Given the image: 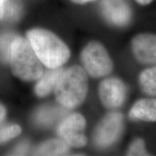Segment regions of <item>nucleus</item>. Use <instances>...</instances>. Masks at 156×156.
I'll use <instances>...</instances> for the list:
<instances>
[{
  "label": "nucleus",
  "mask_w": 156,
  "mask_h": 156,
  "mask_svg": "<svg viewBox=\"0 0 156 156\" xmlns=\"http://www.w3.org/2000/svg\"><path fill=\"white\" fill-rule=\"evenodd\" d=\"M74 3L79 4V5H83V4H86L91 2H94L95 0H71Z\"/></svg>",
  "instance_id": "21"
},
{
  "label": "nucleus",
  "mask_w": 156,
  "mask_h": 156,
  "mask_svg": "<svg viewBox=\"0 0 156 156\" xmlns=\"http://www.w3.org/2000/svg\"><path fill=\"white\" fill-rule=\"evenodd\" d=\"M87 90L86 71L80 66H73L62 71L54 87V93L56 101L62 106L71 109L85 101Z\"/></svg>",
  "instance_id": "2"
},
{
  "label": "nucleus",
  "mask_w": 156,
  "mask_h": 156,
  "mask_svg": "<svg viewBox=\"0 0 156 156\" xmlns=\"http://www.w3.org/2000/svg\"><path fill=\"white\" fill-rule=\"evenodd\" d=\"M8 0H0V20L4 19Z\"/></svg>",
  "instance_id": "19"
},
{
  "label": "nucleus",
  "mask_w": 156,
  "mask_h": 156,
  "mask_svg": "<svg viewBox=\"0 0 156 156\" xmlns=\"http://www.w3.org/2000/svg\"><path fill=\"white\" fill-rule=\"evenodd\" d=\"M132 50L134 57L140 63L156 64V34L136 35L132 38Z\"/></svg>",
  "instance_id": "9"
},
{
  "label": "nucleus",
  "mask_w": 156,
  "mask_h": 156,
  "mask_svg": "<svg viewBox=\"0 0 156 156\" xmlns=\"http://www.w3.org/2000/svg\"><path fill=\"white\" fill-rule=\"evenodd\" d=\"M27 38L39 60L48 69L60 67L69 60V48L51 31L34 28L27 32Z\"/></svg>",
  "instance_id": "1"
},
{
  "label": "nucleus",
  "mask_w": 156,
  "mask_h": 156,
  "mask_svg": "<svg viewBox=\"0 0 156 156\" xmlns=\"http://www.w3.org/2000/svg\"><path fill=\"white\" fill-rule=\"evenodd\" d=\"M69 145L63 140H51L44 142L36 151L38 155H64L69 153Z\"/></svg>",
  "instance_id": "12"
},
{
  "label": "nucleus",
  "mask_w": 156,
  "mask_h": 156,
  "mask_svg": "<svg viewBox=\"0 0 156 156\" xmlns=\"http://www.w3.org/2000/svg\"><path fill=\"white\" fill-rule=\"evenodd\" d=\"M132 120L156 122V98H142L136 101L129 112Z\"/></svg>",
  "instance_id": "10"
},
{
  "label": "nucleus",
  "mask_w": 156,
  "mask_h": 156,
  "mask_svg": "<svg viewBox=\"0 0 156 156\" xmlns=\"http://www.w3.org/2000/svg\"><path fill=\"white\" fill-rule=\"evenodd\" d=\"M6 116V109L2 105L0 104V123L5 119Z\"/></svg>",
  "instance_id": "20"
},
{
  "label": "nucleus",
  "mask_w": 156,
  "mask_h": 156,
  "mask_svg": "<svg viewBox=\"0 0 156 156\" xmlns=\"http://www.w3.org/2000/svg\"><path fill=\"white\" fill-rule=\"evenodd\" d=\"M28 145L26 143H22L17 146L16 149L15 150V155H25V153H28Z\"/></svg>",
  "instance_id": "18"
},
{
  "label": "nucleus",
  "mask_w": 156,
  "mask_h": 156,
  "mask_svg": "<svg viewBox=\"0 0 156 156\" xmlns=\"http://www.w3.org/2000/svg\"><path fill=\"white\" fill-rule=\"evenodd\" d=\"M17 36L12 33L0 34V58L3 62H9L12 45Z\"/></svg>",
  "instance_id": "15"
},
{
  "label": "nucleus",
  "mask_w": 156,
  "mask_h": 156,
  "mask_svg": "<svg viewBox=\"0 0 156 156\" xmlns=\"http://www.w3.org/2000/svg\"><path fill=\"white\" fill-rule=\"evenodd\" d=\"M126 93L125 83L117 77L103 80L98 87L99 98L107 108L114 109L122 106L126 100Z\"/></svg>",
  "instance_id": "7"
},
{
  "label": "nucleus",
  "mask_w": 156,
  "mask_h": 156,
  "mask_svg": "<svg viewBox=\"0 0 156 156\" xmlns=\"http://www.w3.org/2000/svg\"><path fill=\"white\" fill-rule=\"evenodd\" d=\"M62 111L56 108L44 107L38 111L36 121L41 125H50L61 116Z\"/></svg>",
  "instance_id": "14"
},
{
  "label": "nucleus",
  "mask_w": 156,
  "mask_h": 156,
  "mask_svg": "<svg viewBox=\"0 0 156 156\" xmlns=\"http://www.w3.org/2000/svg\"><path fill=\"white\" fill-rule=\"evenodd\" d=\"M153 0H136V2L138 4L141 5H147L151 4Z\"/></svg>",
  "instance_id": "22"
},
{
  "label": "nucleus",
  "mask_w": 156,
  "mask_h": 156,
  "mask_svg": "<svg viewBox=\"0 0 156 156\" xmlns=\"http://www.w3.org/2000/svg\"><path fill=\"white\" fill-rule=\"evenodd\" d=\"M63 71L62 68H55L47 70L41 76L35 87V92L39 97H44L54 90L60 75Z\"/></svg>",
  "instance_id": "11"
},
{
  "label": "nucleus",
  "mask_w": 156,
  "mask_h": 156,
  "mask_svg": "<svg viewBox=\"0 0 156 156\" xmlns=\"http://www.w3.org/2000/svg\"><path fill=\"white\" fill-rule=\"evenodd\" d=\"M127 155H150L145 147V141L141 138H136L130 144L126 151Z\"/></svg>",
  "instance_id": "16"
},
{
  "label": "nucleus",
  "mask_w": 156,
  "mask_h": 156,
  "mask_svg": "<svg viewBox=\"0 0 156 156\" xmlns=\"http://www.w3.org/2000/svg\"><path fill=\"white\" fill-rule=\"evenodd\" d=\"M140 86L145 94L156 95V65L142 71L139 77Z\"/></svg>",
  "instance_id": "13"
},
{
  "label": "nucleus",
  "mask_w": 156,
  "mask_h": 156,
  "mask_svg": "<svg viewBox=\"0 0 156 156\" xmlns=\"http://www.w3.org/2000/svg\"><path fill=\"white\" fill-rule=\"evenodd\" d=\"M86 121L80 114H72L62 121L58 126V133L64 142L71 147H83L87 145L85 135Z\"/></svg>",
  "instance_id": "6"
},
{
  "label": "nucleus",
  "mask_w": 156,
  "mask_h": 156,
  "mask_svg": "<svg viewBox=\"0 0 156 156\" xmlns=\"http://www.w3.org/2000/svg\"><path fill=\"white\" fill-rule=\"evenodd\" d=\"M124 129V116L119 112L107 114L95 128L93 141L98 147H110L118 141Z\"/></svg>",
  "instance_id": "5"
},
{
  "label": "nucleus",
  "mask_w": 156,
  "mask_h": 156,
  "mask_svg": "<svg viewBox=\"0 0 156 156\" xmlns=\"http://www.w3.org/2000/svg\"><path fill=\"white\" fill-rule=\"evenodd\" d=\"M21 128L18 125H7L0 127V143L7 142L18 136Z\"/></svg>",
  "instance_id": "17"
},
{
  "label": "nucleus",
  "mask_w": 156,
  "mask_h": 156,
  "mask_svg": "<svg viewBox=\"0 0 156 156\" xmlns=\"http://www.w3.org/2000/svg\"><path fill=\"white\" fill-rule=\"evenodd\" d=\"M101 10L104 19L114 26H126L132 20L131 8L124 0H101Z\"/></svg>",
  "instance_id": "8"
},
{
  "label": "nucleus",
  "mask_w": 156,
  "mask_h": 156,
  "mask_svg": "<svg viewBox=\"0 0 156 156\" xmlns=\"http://www.w3.org/2000/svg\"><path fill=\"white\" fill-rule=\"evenodd\" d=\"M12 73L24 81L38 80L44 73L42 63L28 40L17 36L12 43L9 56Z\"/></svg>",
  "instance_id": "3"
},
{
  "label": "nucleus",
  "mask_w": 156,
  "mask_h": 156,
  "mask_svg": "<svg viewBox=\"0 0 156 156\" xmlns=\"http://www.w3.org/2000/svg\"><path fill=\"white\" fill-rule=\"evenodd\" d=\"M80 58L85 71L94 78L109 75L114 67L106 48L98 41L88 43L82 51Z\"/></svg>",
  "instance_id": "4"
}]
</instances>
